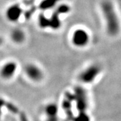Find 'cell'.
I'll return each mask as SVG.
<instances>
[{
    "instance_id": "cell-6",
    "label": "cell",
    "mask_w": 121,
    "mask_h": 121,
    "mask_svg": "<svg viewBox=\"0 0 121 121\" xmlns=\"http://www.w3.org/2000/svg\"><path fill=\"white\" fill-rule=\"evenodd\" d=\"M100 68L98 65H92L83 71L80 75V79L82 82L85 83H89L92 82L97 75L99 73Z\"/></svg>"
},
{
    "instance_id": "cell-2",
    "label": "cell",
    "mask_w": 121,
    "mask_h": 121,
    "mask_svg": "<svg viewBox=\"0 0 121 121\" xmlns=\"http://www.w3.org/2000/svg\"><path fill=\"white\" fill-rule=\"evenodd\" d=\"M24 73L26 77L32 82H40L44 77L43 71L35 63H28L24 67Z\"/></svg>"
},
{
    "instance_id": "cell-8",
    "label": "cell",
    "mask_w": 121,
    "mask_h": 121,
    "mask_svg": "<svg viewBox=\"0 0 121 121\" xmlns=\"http://www.w3.org/2000/svg\"><path fill=\"white\" fill-rule=\"evenodd\" d=\"M58 108L55 104L51 103L45 107V114L47 121H57Z\"/></svg>"
},
{
    "instance_id": "cell-3",
    "label": "cell",
    "mask_w": 121,
    "mask_h": 121,
    "mask_svg": "<svg viewBox=\"0 0 121 121\" xmlns=\"http://www.w3.org/2000/svg\"><path fill=\"white\" fill-rule=\"evenodd\" d=\"M17 69V63L13 60L8 61L5 63L0 69V77L5 80L10 79L14 76Z\"/></svg>"
},
{
    "instance_id": "cell-1",
    "label": "cell",
    "mask_w": 121,
    "mask_h": 121,
    "mask_svg": "<svg viewBox=\"0 0 121 121\" xmlns=\"http://www.w3.org/2000/svg\"><path fill=\"white\" fill-rule=\"evenodd\" d=\"M102 10L106 23L108 34L111 36L117 35L120 30V22L112 4L110 1H104L102 4Z\"/></svg>"
},
{
    "instance_id": "cell-5",
    "label": "cell",
    "mask_w": 121,
    "mask_h": 121,
    "mask_svg": "<svg viewBox=\"0 0 121 121\" xmlns=\"http://www.w3.org/2000/svg\"><path fill=\"white\" fill-rule=\"evenodd\" d=\"M89 40V36L87 32L82 29H78L74 32L72 36L73 43L78 47H83L86 45Z\"/></svg>"
},
{
    "instance_id": "cell-7",
    "label": "cell",
    "mask_w": 121,
    "mask_h": 121,
    "mask_svg": "<svg viewBox=\"0 0 121 121\" xmlns=\"http://www.w3.org/2000/svg\"><path fill=\"white\" fill-rule=\"evenodd\" d=\"M10 39L16 44H22L26 40V34L22 29L16 28L12 30Z\"/></svg>"
},
{
    "instance_id": "cell-9",
    "label": "cell",
    "mask_w": 121,
    "mask_h": 121,
    "mask_svg": "<svg viewBox=\"0 0 121 121\" xmlns=\"http://www.w3.org/2000/svg\"><path fill=\"white\" fill-rule=\"evenodd\" d=\"M60 0H43L40 4V8L42 9H48L53 8Z\"/></svg>"
},
{
    "instance_id": "cell-4",
    "label": "cell",
    "mask_w": 121,
    "mask_h": 121,
    "mask_svg": "<svg viewBox=\"0 0 121 121\" xmlns=\"http://www.w3.org/2000/svg\"><path fill=\"white\" fill-rule=\"evenodd\" d=\"M22 9L19 4L9 5L5 11V17L10 22H16L22 16Z\"/></svg>"
},
{
    "instance_id": "cell-10",
    "label": "cell",
    "mask_w": 121,
    "mask_h": 121,
    "mask_svg": "<svg viewBox=\"0 0 121 121\" xmlns=\"http://www.w3.org/2000/svg\"><path fill=\"white\" fill-rule=\"evenodd\" d=\"M8 103V101H7L6 99H5L4 98L0 97V121L2 117V112H3V109L4 108H7V105Z\"/></svg>"
},
{
    "instance_id": "cell-11",
    "label": "cell",
    "mask_w": 121,
    "mask_h": 121,
    "mask_svg": "<svg viewBox=\"0 0 121 121\" xmlns=\"http://www.w3.org/2000/svg\"><path fill=\"white\" fill-rule=\"evenodd\" d=\"M4 43V40L2 39V37L1 36H0V46H1L2 45V44Z\"/></svg>"
}]
</instances>
